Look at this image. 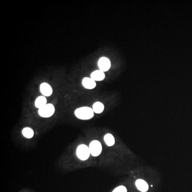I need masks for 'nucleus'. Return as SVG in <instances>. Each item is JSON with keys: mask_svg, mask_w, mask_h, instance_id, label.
<instances>
[{"mask_svg": "<svg viewBox=\"0 0 192 192\" xmlns=\"http://www.w3.org/2000/svg\"><path fill=\"white\" fill-rule=\"evenodd\" d=\"M75 115L77 118L82 120H88L93 118L94 112L92 108L83 106L76 109L74 112Z\"/></svg>", "mask_w": 192, "mask_h": 192, "instance_id": "obj_1", "label": "nucleus"}, {"mask_svg": "<svg viewBox=\"0 0 192 192\" xmlns=\"http://www.w3.org/2000/svg\"><path fill=\"white\" fill-rule=\"evenodd\" d=\"M76 156L80 160L86 161L91 155L89 148L85 144H81L78 146L76 150Z\"/></svg>", "mask_w": 192, "mask_h": 192, "instance_id": "obj_2", "label": "nucleus"}, {"mask_svg": "<svg viewBox=\"0 0 192 192\" xmlns=\"http://www.w3.org/2000/svg\"><path fill=\"white\" fill-rule=\"evenodd\" d=\"M55 112V108L52 103H47L46 105L38 109V115L43 118H49L53 116Z\"/></svg>", "mask_w": 192, "mask_h": 192, "instance_id": "obj_3", "label": "nucleus"}, {"mask_svg": "<svg viewBox=\"0 0 192 192\" xmlns=\"http://www.w3.org/2000/svg\"><path fill=\"white\" fill-rule=\"evenodd\" d=\"M89 148L91 155L93 157H97L100 155L103 150L100 142L97 140H92L89 144Z\"/></svg>", "mask_w": 192, "mask_h": 192, "instance_id": "obj_4", "label": "nucleus"}, {"mask_svg": "<svg viewBox=\"0 0 192 192\" xmlns=\"http://www.w3.org/2000/svg\"><path fill=\"white\" fill-rule=\"evenodd\" d=\"M98 65L99 70L103 72H107L111 67V63L110 59L107 57H101L98 60Z\"/></svg>", "mask_w": 192, "mask_h": 192, "instance_id": "obj_5", "label": "nucleus"}, {"mask_svg": "<svg viewBox=\"0 0 192 192\" xmlns=\"http://www.w3.org/2000/svg\"><path fill=\"white\" fill-rule=\"evenodd\" d=\"M41 93L45 97H49L53 94V90L50 85L47 83H41L40 86Z\"/></svg>", "mask_w": 192, "mask_h": 192, "instance_id": "obj_6", "label": "nucleus"}, {"mask_svg": "<svg viewBox=\"0 0 192 192\" xmlns=\"http://www.w3.org/2000/svg\"><path fill=\"white\" fill-rule=\"evenodd\" d=\"M82 83L84 88L89 90L94 89L96 87V81L92 80L91 78L85 77L83 78Z\"/></svg>", "mask_w": 192, "mask_h": 192, "instance_id": "obj_7", "label": "nucleus"}, {"mask_svg": "<svg viewBox=\"0 0 192 192\" xmlns=\"http://www.w3.org/2000/svg\"><path fill=\"white\" fill-rule=\"evenodd\" d=\"M91 78L95 81H101L105 78V74L101 70H96L91 73Z\"/></svg>", "mask_w": 192, "mask_h": 192, "instance_id": "obj_8", "label": "nucleus"}, {"mask_svg": "<svg viewBox=\"0 0 192 192\" xmlns=\"http://www.w3.org/2000/svg\"><path fill=\"white\" fill-rule=\"evenodd\" d=\"M136 186L138 190L140 192H146L147 191L149 187L148 185L146 182L143 179H138L136 181Z\"/></svg>", "mask_w": 192, "mask_h": 192, "instance_id": "obj_9", "label": "nucleus"}, {"mask_svg": "<svg viewBox=\"0 0 192 192\" xmlns=\"http://www.w3.org/2000/svg\"><path fill=\"white\" fill-rule=\"evenodd\" d=\"M47 104V100L46 97L41 96H38L35 101V106L38 109H40Z\"/></svg>", "mask_w": 192, "mask_h": 192, "instance_id": "obj_10", "label": "nucleus"}, {"mask_svg": "<svg viewBox=\"0 0 192 192\" xmlns=\"http://www.w3.org/2000/svg\"><path fill=\"white\" fill-rule=\"evenodd\" d=\"M105 108V106L103 103L100 102V101H97L93 103L92 106V110H93L94 113L96 114H100L103 112Z\"/></svg>", "mask_w": 192, "mask_h": 192, "instance_id": "obj_11", "label": "nucleus"}, {"mask_svg": "<svg viewBox=\"0 0 192 192\" xmlns=\"http://www.w3.org/2000/svg\"><path fill=\"white\" fill-rule=\"evenodd\" d=\"M22 134L26 138L31 139L34 137V132L32 128L30 127H26L23 129Z\"/></svg>", "mask_w": 192, "mask_h": 192, "instance_id": "obj_12", "label": "nucleus"}, {"mask_svg": "<svg viewBox=\"0 0 192 192\" xmlns=\"http://www.w3.org/2000/svg\"><path fill=\"white\" fill-rule=\"evenodd\" d=\"M104 141L105 142L106 144L109 146L111 147L115 144V138L114 136L110 133H107L104 136Z\"/></svg>", "mask_w": 192, "mask_h": 192, "instance_id": "obj_13", "label": "nucleus"}, {"mask_svg": "<svg viewBox=\"0 0 192 192\" xmlns=\"http://www.w3.org/2000/svg\"><path fill=\"white\" fill-rule=\"evenodd\" d=\"M112 192H127V190L125 186H120L115 188Z\"/></svg>", "mask_w": 192, "mask_h": 192, "instance_id": "obj_14", "label": "nucleus"}]
</instances>
